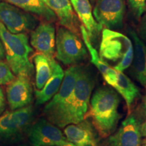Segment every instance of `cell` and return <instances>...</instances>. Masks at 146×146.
Wrapping results in <instances>:
<instances>
[{"mask_svg":"<svg viewBox=\"0 0 146 146\" xmlns=\"http://www.w3.org/2000/svg\"><path fill=\"white\" fill-rule=\"evenodd\" d=\"M129 35L134 47L132 73L137 81L146 88V45L133 29H129Z\"/></svg>","mask_w":146,"mask_h":146,"instance_id":"16","label":"cell"},{"mask_svg":"<svg viewBox=\"0 0 146 146\" xmlns=\"http://www.w3.org/2000/svg\"><path fill=\"white\" fill-rule=\"evenodd\" d=\"M88 51L83 40L64 27L58 29L55 57L65 65H76L85 60Z\"/></svg>","mask_w":146,"mask_h":146,"instance_id":"5","label":"cell"},{"mask_svg":"<svg viewBox=\"0 0 146 146\" xmlns=\"http://www.w3.org/2000/svg\"><path fill=\"white\" fill-rule=\"evenodd\" d=\"M64 72L62 68L56 60L53 64V72L52 76L45 83L43 89L35 91L36 105L44 104L47 102H50L59 90L62 83Z\"/></svg>","mask_w":146,"mask_h":146,"instance_id":"18","label":"cell"},{"mask_svg":"<svg viewBox=\"0 0 146 146\" xmlns=\"http://www.w3.org/2000/svg\"><path fill=\"white\" fill-rule=\"evenodd\" d=\"M99 54L105 62L116 63L113 68L123 72L132 64L134 55L132 40L121 33L103 29Z\"/></svg>","mask_w":146,"mask_h":146,"instance_id":"4","label":"cell"},{"mask_svg":"<svg viewBox=\"0 0 146 146\" xmlns=\"http://www.w3.org/2000/svg\"><path fill=\"white\" fill-rule=\"evenodd\" d=\"M64 146H75V145H73V144H70V145H64Z\"/></svg>","mask_w":146,"mask_h":146,"instance_id":"30","label":"cell"},{"mask_svg":"<svg viewBox=\"0 0 146 146\" xmlns=\"http://www.w3.org/2000/svg\"><path fill=\"white\" fill-rule=\"evenodd\" d=\"M45 4L56 14L60 25L77 33V18L72 8L70 0H43Z\"/></svg>","mask_w":146,"mask_h":146,"instance_id":"17","label":"cell"},{"mask_svg":"<svg viewBox=\"0 0 146 146\" xmlns=\"http://www.w3.org/2000/svg\"><path fill=\"white\" fill-rule=\"evenodd\" d=\"M11 3L25 12L40 16L45 21L54 22L58 18L54 12L45 4L43 0H0Z\"/></svg>","mask_w":146,"mask_h":146,"instance_id":"20","label":"cell"},{"mask_svg":"<svg viewBox=\"0 0 146 146\" xmlns=\"http://www.w3.org/2000/svg\"><path fill=\"white\" fill-rule=\"evenodd\" d=\"M108 85L123 98L127 107L128 114H131L135 102L140 96L139 89L127 75L116 70L104 78Z\"/></svg>","mask_w":146,"mask_h":146,"instance_id":"14","label":"cell"},{"mask_svg":"<svg viewBox=\"0 0 146 146\" xmlns=\"http://www.w3.org/2000/svg\"><path fill=\"white\" fill-rule=\"evenodd\" d=\"M72 5L86 29L91 41L96 39L102 31V27L95 19L89 0H74Z\"/></svg>","mask_w":146,"mask_h":146,"instance_id":"19","label":"cell"},{"mask_svg":"<svg viewBox=\"0 0 146 146\" xmlns=\"http://www.w3.org/2000/svg\"><path fill=\"white\" fill-rule=\"evenodd\" d=\"M74 0H70V1H71V3H73V2H74Z\"/></svg>","mask_w":146,"mask_h":146,"instance_id":"32","label":"cell"},{"mask_svg":"<svg viewBox=\"0 0 146 146\" xmlns=\"http://www.w3.org/2000/svg\"><path fill=\"white\" fill-rule=\"evenodd\" d=\"M15 74L12 72L7 61H0V85H6L15 78Z\"/></svg>","mask_w":146,"mask_h":146,"instance_id":"23","label":"cell"},{"mask_svg":"<svg viewBox=\"0 0 146 146\" xmlns=\"http://www.w3.org/2000/svg\"><path fill=\"white\" fill-rule=\"evenodd\" d=\"M118 94L108 87H102L95 91L91 98L89 116L99 135L106 138L112 134L120 118Z\"/></svg>","mask_w":146,"mask_h":146,"instance_id":"2","label":"cell"},{"mask_svg":"<svg viewBox=\"0 0 146 146\" xmlns=\"http://www.w3.org/2000/svg\"><path fill=\"white\" fill-rule=\"evenodd\" d=\"M138 36L146 43V14L142 16L138 28Z\"/></svg>","mask_w":146,"mask_h":146,"instance_id":"25","label":"cell"},{"mask_svg":"<svg viewBox=\"0 0 146 146\" xmlns=\"http://www.w3.org/2000/svg\"><path fill=\"white\" fill-rule=\"evenodd\" d=\"M56 29L52 23L43 22L31 34L30 43L38 53L54 58L56 53Z\"/></svg>","mask_w":146,"mask_h":146,"instance_id":"13","label":"cell"},{"mask_svg":"<svg viewBox=\"0 0 146 146\" xmlns=\"http://www.w3.org/2000/svg\"><path fill=\"white\" fill-rule=\"evenodd\" d=\"M6 107V100L4 94V91L2 87H0V116L3 114Z\"/></svg>","mask_w":146,"mask_h":146,"instance_id":"26","label":"cell"},{"mask_svg":"<svg viewBox=\"0 0 146 146\" xmlns=\"http://www.w3.org/2000/svg\"><path fill=\"white\" fill-rule=\"evenodd\" d=\"M139 130L141 137H146V120L143 123L140 124Z\"/></svg>","mask_w":146,"mask_h":146,"instance_id":"29","label":"cell"},{"mask_svg":"<svg viewBox=\"0 0 146 146\" xmlns=\"http://www.w3.org/2000/svg\"><path fill=\"white\" fill-rule=\"evenodd\" d=\"M139 125L135 116L129 115L118 131L108 137L104 146H141Z\"/></svg>","mask_w":146,"mask_h":146,"instance_id":"11","label":"cell"},{"mask_svg":"<svg viewBox=\"0 0 146 146\" xmlns=\"http://www.w3.org/2000/svg\"><path fill=\"white\" fill-rule=\"evenodd\" d=\"M54 58H50L38 53L33 58L35 68V87L38 90L43 89L53 72Z\"/></svg>","mask_w":146,"mask_h":146,"instance_id":"21","label":"cell"},{"mask_svg":"<svg viewBox=\"0 0 146 146\" xmlns=\"http://www.w3.org/2000/svg\"><path fill=\"white\" fill-rule=\"evenodd\" d=\"M0 23L12 33H26L36 28L38 18L14 5L0 1Z\"/></svg>","mask_w":146,"mask_h":146,"instance_id":"7","label":"cell"},{"mask_svg":"<svg viewBox=\"0 0 146 146\" xmlns=\"http://www.w3.org/2000/svg\"><path fill=\"white\" fill-rule=\"evenodd\" d=\"M82 66L72 65L64 72L62 83L59 90L44 108V114L47 119L61 108L72 94Z\"/></svg>","mask_w":146,"mask_h":146,"instance_id":"12","label":"cell"},{"mask_svg":"<svg viewBox=\"0 0 146 146\" xmlns=\"http://www.w3.org/2000/svg\"><path fill=\"white\" fill-rule=\"evenodd\" d=\"M143 143H146V138L143 140Z\"/></svg>","mask_w":146,"mask_h":146,"instance_id":"31","label":"cell"},{"mask_svg":"<svg viewBox=\"0 0 146 146\" xmlns=\"http://www.w3.org/2000/svg\"><path fill=\"white\" fill-rule=\"evenodd\" d=\"M142 146H146V143H144V144H143V145H142Z\"/></svg>","mask_w":146,"mask_h":146,"instance_id":"33","label":"cell"},{"mask_svg":"<svg viewBox=\"0 0 146 146\" xmlns=\"http://www.w3.org/2000/svg\"><path fill=\"white\" fill-rule=\"evenodd\" d=\"M0 39L5 50L7 62L16 76L27 74L31 77L34 65L30 60V55L33 52L26 33L14 34L7 30L0 23Z\"/></svg>","mask_w":146,"mask_h":146,"instance_id":"3","label":"cell"},{"mask_svg":"<svg viewBox=\"0 0 146 146\" xmlns=\"http://www.w3.org/2000/svg\"><path fill=\"white\" fill-rule=\"evenodd\" d=\"M34 118L32 105L0 116V141L16 140L29 130Z\"/></svg>","mask_w":146,"mask_h":146,"instance_id":"6","label":"cell"},{"mask_svg":"<svg viewBox=\"0 0 146 146\" xmlns=\"http://www.w3.org/2000/svg\"><path fill=\"white\" fill-rule=\"evenodd\" d=\"M125 10V0H98L93 14L102 28L114 31L123 27Z\"/></svg>","mask_w":146,"mask_h":146,"instance_id":"8","label":"cell"},{"mask_svg":"<svg viewBox=\"0 0 146 146\" xmlns=\"http://www.w3.org/2000/svg\"><path fill=\"white\" fill-rule=\"evenodd\" d=\"M64 134L67 140L75 146H98L94 126L87 120L66 126Z\"/></svg>","mask_w":146,"mask_h":146,"instance_id":"15","label":"cell"},{"mask_svg":"<svg viewBox=\"0 0 146 146\" xmlns=\"http://www.w3.org/2000/svg\"><path fill=\"white\" fill-rule=\"evenodd\" d=\"M6 98L11 110L31 105L33 100V89L30 76L24 74L16 76L8 85Z\"/></svg>","mask_w":146,"mask_h":146,"instance_id":"10","label":"cell"},{"mask_svg":"<svg viewBox=\"0 0 146 146\" xmlns=\"http://www.w3.org/2000/svg\"><path fill=\"white\" fill-rule=\"evenodd\" d=\"M28 137L33 146H64L72 144L57 126L41 118L29 129Z\"/></svg>","mask_w":146,"mask_h":146,"instance_id":"9","label":"cell"},{"mask_svg":"<svg viewBox=\"0 0 146 146\" xmlns=\"http://www.w3.org/2000/svg\"><path fill=\"white\" fill-rule=\"evenodd\" d=\"M139 110L141 112V114L143 115L144 117H146V94L142 99Z\"/></svg>","mask_w":146,"mask_h":146,"instance_id":"27","label":"cell"},{"mask_svg":"<svg viewBox=\"0 0 146 146\" xmlns=\"http://www.w3.org/2000/svg\"><path fill=\"white\" fill-rule=\"evenodd\" d=\"M18 146H28V145H18Z\"/></svg>","mask_w":146,"mask_h":146,"instance_id":"34","label":"cell"},{"mask_svg":"<svg viewBox=\"0 0 146 146\" xmlns=\"http://www.w3.org/2000/svg\"><path fill=\"white\" fill-rule=\"evenodd\" d=\"M81 29V32L82 35V37H83V40L85 43V46H86L87 51L89 53L91 56V62L93 63L95 66L99 70V71L101 72L102 76L104 77L107 75L108 74H109L110 72H112L113 70V68H111L110 66L106 62H105L100 57L99 53L98 52L96 49L94 48V47L93 46L92 43L90 39H89L88 33H87L86 29L85 28V27L83 25H81L80 27Z\"/></svg>","mask_w":146,"mask_h":146,"instance_id":"22","label":"cell"},{"mask_svg":"<svg viewBox=\"0 0 146 146\" xmlns=\"http://www.w3.org/2000/svg\"><path fill=\"white\" fill-rule=\"evenodd\" d=\"M95 85L91 73L82 67L72 94L48 120L58 127L64 128L85 120L88 112L91 94Z\"/></svg>","mask_w":146,"mask_h":146,"instance_id":"1","label":"cell"},{"mask_svg":"<svg viewBox=\"0 0 146 146\" xmlns=\"http://www.w3.org/2000/svg\"><path fill=\"white\" fill-rule=\"evenodd\" d=\"M5 58V50L3 42L0 39V61L3 60Z\"/></svg>","mask_w":146,"mask_h":146,"instance_id":"28","label":"cell"},{"mask_svg":"<svg viewBox=\"0 0 146 146\" xmlns=\"http://www.w3.org/2000/svg\"><path fill=\"white\" fill-rule=\"evenodd\" d=\"M128 5L137 19L141 18L146 8V0H127Z\"/></svg>","mask_w":146,"mask_h":146,"instance_id":"24","label":"cell"}]
</instances>
